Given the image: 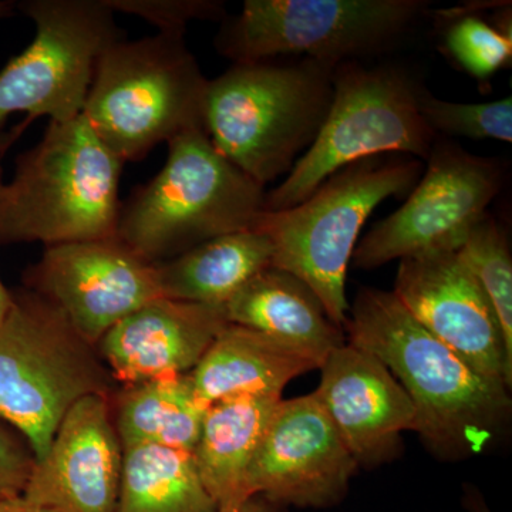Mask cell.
Returning <instances> with one entry per match:
<instances>
[{
    "mask_svg": "<svg viewBox=\"0 0 512 512\" xmlns=\"http://www.w3.org/2000/svg\"><path fill=\"white\" fill-rule=\"evenodd\" d=\"M343 328L349 343L375 355L402 384L416 410L413 431L437 456H477L507 429L510 387L434 338L393 292L363 288Z\"/></svg>",
    "mask_w": 512,
    "mask_h": 512,
    "instance_id": "cell-1",
    "label": "cell"
},
{
    "mask_svg": "<svg viewBox=\"0 0 512 512\" xmlns=\"http://www.w3.org/2000/svg\"><path fill=\"white\" fill-rule=\"evenodd\" d=\"M123 165L83 114L49 121L0 190V245L116 237Z\"/></svg>",
    "mask_w": 512,
    "mask_h": 512,
    "instance_id": "cell-2",
    "label": "cell"
},
{
    "mask_svg": "<svg viewBox=\"0 0 512 512\" xmlns=\"http://www.w3.org/2000/svg\"><path fill=\"white\" fill-rule=\"evenodd\" d=\"M335 69L309 59L234 63L208 80L205 134L222 157L266 187L288 175L318 136Z\"/></svg>",
    "mask_w": 512,
    "mask_h": 512,
    "instance_id": "cell-3",
    "label": "cell"
},
{
    "mask_svg": "<svg viewBox=\"0 0 512 512\" xmlns=\"http://www.w3.org/2000/svg\"><path fill=\"white\" fill-rule=\"evenodd\" d=\"M423 171L419 158H366L330 175L301 204L259 212L251 228L271 241L272 268L301 279L343 328L350 309L346 276L360 232L383 201L412 191Z\"/></svg>",
    "mask_w": 512,
    "mask_h": 512,
    "instance_id": "cell-4",
    "label": "cell"
},
{
    "mask_svg": "<svg viewBox=\"0 0 512 512\" xmlns=\"http://www.w3.org/2000/svg\"><path fill=\"white\" fill-rule=\"evenodd\" d=\"M167 144L160 173L121 204L117 222L121 244L153 265L251 228L266 194L215 150L204 128L185 131Z\"/></svg>",
    "mask_w": 512,
    "mask_h": 512,
    "instance_id": "cell-5",
    "label": "cell"
},
{
    "mask_svg": "<svg viewBox=\"0 0 512 512\" xmlns=\"http://www.w3.org/2000/svg\"><path fill=\"white\" fill-rule=\"evenodd\" d=\"M207 86L183 35L120 39L101 55L82 114L123 163L140 161L204 128Z\"/></svg>",
    "mask_w": 512,
    "mask_h": 512,
    "instance_id": "cell-6",
    "label": "cell"
},
{
    "mask_svg": "<svg viewBox=\"0 0 512 512\" xmlns=\"http://www.w3.org/2000/svg\"><path fill=\"white\" fill-rule=\"evenodd\" d=\"M13 293L0 325V420L42 460L67 412L87 396H113L99 352L39 293Z\"/></svg>",
    "mask_w": 512,
    "mask_h": 512,
    "instance_id": "cell-7",
    "label": "cell"
},
{
    "mask_svg": "<svg viewBox=\"0 0 512 512\" xmlns=\"http://www.w3.org/2000/svg\"><path fill=\"white\" fill-rule=\"evenodd\" d=\"M421 87L402 67L336 66L332 101L318 136L284 181L266 192L262 211L301 204L330 175L366 158L397 154L426 163L439 137L421 116Z\"/></svg>",
    "mask_w": 512,
    "mask_h": 512,
    "instance_id": "cell-8",
    "label": "cell"
},
{
    "mask_svg": "<svg viewBox=\"0 0 512 512\" xmlns=\"http://www.w3.org/2000/svg\"><path fill=\"white\" fill-rule=\"evenodd\" d=\"M430 12L424 0H247L215 37L234 63L309 59L336 67L389 49Z\"/></svg>",
    "mask_w": 512,
    "mask_h": 512,
    "instance_id": "cell-9",
    "label": "cell"
},
{
    "mask_svg": "<svg viewBox=\"0 0 512 512\" xmlns=\"http://www.w3.org/2000/svg\"><path fill=\"white\" fill-rule=\"evenodd\" d=\"M32 43L0 72V130L12 114L69 121L83 113L97 63L120 30L104 0H26Z\"/></svg>",
    "mask_w": 512,
    "mask_h": 512,
    "instance_id": "cell-10",
    "label": "cell"
},
{
    "mask_svg": "<svg viewBox=\"0 0 512 512\" xmlns=\"http://www.w3.org/2000/svg\"><path fill=\"white\" fill-rule=\"evenodd\" d=\"M426 164L402 207L357 244L356 268L370 271L409 256L458 251L503 187L497 160L439 143V138Z\"/></svg>",
    "mask_w": 512,
    "mask_h": 512,
    "instance_id": "cell-11",
    "label": "cell"
},
{
    "mask_svg": "<svg viewBox=\"0 0 512 512\" xmlns=\"http://www.w3.org/2000/svg\"><path fill=\"white\" fill-rule=\"evenodd\" d=\"M25 281L94 348L121 319L163 296L157 266L116 237L49 245Z\"/></svg>",
    "mask_w": 512,
    "mask_h": 512,
    "instance_id": "cell-12",
    "label": "cell"
},
{
    "mask_svg": "<svg viewBox=\"0 0 512 512\" xmlns=\"http://www.w3.org/2000/svg\"><path fill=\"white\" fill-rule=\"evenodd\" d=\"M357 463L315 393L281 400L247 471L244 497L328 508L343 500Z\"/></svg>",
    "mask_w": 512,
    "mask_h": 512,
    "instance_id": "cell-13",
    "label": "cell"
},
{
    "mask_svg": "<svg viewBox=\"0 0 512 512\" xmlns=\"http://www.w3.org/2000/svg\"><path fill=\"white\" fill-rule=\"evenodd\" d=\"M414 320L481 375L511 389L497 316L457 251L427 252L400 259L392 291Z\"/></svg>",
    "mask_w": 512,
    "mask_h": 512,
    "instance_id": "cell-14",
    "label": "cell"
},
{
    "mask_svg": "<svg viewBox=\"0 0 512 512\" xmlns=\"http://www.w3.org/2000/svg\"><path fill=\"white\" fill-rule=\"evenodd\" d=\"M110 400L93 394L67 412L45 457L33 466L25 500L52 512L117 511L123 444Z\"/></svg>",
    "mask_w": 512,
    "mask_h": 512,
    "instance_id": "cell-15",
    "label": "cell"
},
{
    "mask_svg": "<svg viewBox=\"0 0 512 512\" xmlns=\"http://www.w3.org/2000/svg\"><path fill=\"white\" fill-rule=\"evenodd\" d=\"M315 390L343 443L359 464L380 463L400 434L413 430L416 410L389 369L372 353L348 342L326 357Z\"/></svg>",
    "mask_w": 512,
    "mask_h": 512,
    "instance_id": "cell-16",
    "label": "cell"
},
{
    "mask_svg": "<svg viewBox=\"0 0 512 512\" xmlns=\"http://www.w3.org/2000/svg\"><path fill=\"white\" fill-rule=\"evenodd\" d=\"M224 308L160 298L113 326L96 348L123 386L192 372L221 330Z\"/></svg>",
    "mask_w": 512,
    "mask_h": 512,
    "instance_id": "cell-17",
    "label": "cell"
},
{
    "mask_svg": "<svg viewBox=\"0 0 512 512\" xmlns=\"http://www.w3.org/2000/svg\"><path fill=\"white\" fill-rule=\"evenodd\" d=\"M232 325L264 333L323 365L345 345L343 330L326 315L318 296L301 279L269 268L249 279L224 306Z\"/></svg>",
    "mask_w": 512,
    "mask_h": 512,
    "instance_id": "cell-18",
    "label": "cell"
},
{
    "mask_svg": "<svg viewBox=\"0 0 512 512\" xmlns=\"http://www.w3.org/2000/svg\"><path fill=\"white\" fill-rule=\"evenodd\" d=\"M320 369L312 357L244 326L228 323L188 373L210 406L239 396H279L295 377Z\"/></svg>",
    "mask_w": 512,
    "mask_h": 512,
    "instance_id": "cell-19",
    "label": "cell"
},
{
    "mask_svg": "<svg viewBox=\"0 0 512 512\" xmlns=\"http://www.w3.org/2000/svg\"><path fill=\"white\" fill-rule=\"evenodd\" d=\"M279 396H239L208 406L192 450L202 483L218 511L244 504L249 464L264 439Z\"/></svg>",
    "mask_w": 512,
    "mask_h": 512,
    "instance_id": "cell-20",
    "label": "cell"
},
{
    "mask_svg": "<svg viewBox=\"0 0 512 512\" xmlns=\"http://www.w3.org/2000/svg\"><path fill=\"white\" fill-rule=\"evenodd\" d=\"M271 262V241L249 228L202 242L156 266L165 298L224 308Z\"/></svg>",
    "mask_w": 512,
    "mask_h": 512,
    "instance_id": "cell-21",
    "label": "cell"
},
{
    "mask_svg": "<svg viewBox=\"0 0 512 512\" xmlns=\"http://www.w3.org/2000/svg\"><path fill=\"white\" fill-rule=\"evenodd\" d=\"M113 396L111 414L123 448L161 446L192 453L208 406L190 376L127 384Z\"/></svg>",
    "mask_w": 512,
    "mask_h": 512,
    "instance_id": "cell-22",
    "label": "cell"
},
{
    "mask_svg": "<svg viewBox=\"0 0 512 512\" xmlns=\"http://www.w3.org/2000/svg\"><path fill=\"white\" fill-rule=\"evenodd\" d=\"M116 512H218L190 451L123 448Z\"/></svg>",
    "mask_w": 512,
    "mask_h": 512,
    "instance_id": "cell-23",
    "label": "cell"
},
{
    "mask_svg": "<svg viewBox=\"0 0 512 512\" xmlns=\"http://www.w3.org/2000/svg\"><path fill=\"white\" fill-rule=\"evenodd\" d=\"M505 2L470 3L463 8L440 10L441 20L447 23L444 46L451 59L481 83L507 67L512 59L511 13L507 6L491 25L480 16V10L495 9Z\"/></svg>",
    "mask_w": 512,
    "mask_h": 512,
    "instance_id": "cell-24",
    "label": "cell"
},
{
    "mask_svg": "<svg viewBox=\"0 0 512 512\" xmlns=\"http://www.w3.org/2000/svg\"><path fill=\"white\" fill-rule=\"evenodd\" d=\"M457 254L477 279L497 316L505 355L512 366V258L507 234L487 214L468 232Z\"/></svg>",
    "mask_w": 512,
    "mask_h": 512,
    "instance_id": "cell-25",
    "label": "cell"
},
{
    "mask_svg": "<svg viewBox=\"0 0 512 512\" xmlns=\"http://www.w3.org/2000/svg\"><path fill=\"white\" fill-rule=\"evenodd\" d=\"M420 113L430 130L439 136L476 140L512 141V99L490 103H454L437 99L426 87L419 94Z\"/></svg>",
    "mask_w": 512,
    "mask_h": 512,
    "instance_id": "cell-26",
    "label": "cell"
},
{
    "mask_svg": "<svg viewBox=\"0 0 512 512\" xmlns=\"http://www.w3.org/2000/svg\"><path fill=\"white\" fill-rule=\"evenodd\" d=\"M111 12L147 20L158 33L185 35L195 20L225 19V6L217 0H104Z\"/></svg>",
    "mask_w": 512,
    "mask_h": 512,
    "instance_id": "cell-27",
    "label": "cell"
},
{
    "mask_svg": "<svg viewBox=\"0 0 512 512\" xmlns=\"http://www.w3.org/2000/svg\"><path fill=\"white\" fill-rule=\"evenodd\" d=\"M35 466L25 439L0 420V498L22 495Z\"/></svg>",
    "mask_w": 512,
    "mask_h": 512,
    "instance_id": "cell-28",
    "label": "cell"
},
{
    "mask_svg": "<svg viewBox=\"0 0 512 512\" xmlns=\"http://www.w3.org/2000/svg\"><path fill=\"white\" fill-rule=\"evenodd\" d=\"M32 123L33 121L25 119L16 124V126L9 128V130H6V128L0 130V190H2L3 184H5V181H3V160H5L10 148L15 146L16 141L23 136V133L28 130Z\"/></svg>",
    "mask_w": 512,
    "mask_h": 512,
    "instance_id": "cell-29",
    "label": "cell"
},
{
    "mask_svg": "<svg viewBox=\"0 0 512 512\" xmlns=\"http://www.w3.org/2000/svg\"><path fill=\"white\" fill-rule=\"evenodd\" d=\"M0 512H52L39 505L29 503L22 495L0 498Z\"/></svg>",
    "mask_w": 512,
    "mask_h": 512,
    "instance_id": "cell-30",
    "label": "cell"
},
{
    "mask_svg": "<svg viewBox=\"0 0 512 512\" xmlns=\"http://www.w3.org/2000/svg\"><path fill=\"white\" fill-rule=\"evenodd\" d=\"M275 504L269 503L265 498L262 497H252L249 498L248 501H245L244 504L239 505V507L234 508V510L228 511H218V512H276L274 510Z\"/></svg>",
    "mask_w": 512,
    "mask_h": 512,
    "instance_id": "cell-31",
    "label": "cell"
},
{
    "mask_svg": "<svg viewBox=\"0 0 512 512\" xmlns=\"http://www.w3.org/2000/svg\"><path fill=\"white\" fill-rule=\"evenodd\" d=\"M12 305L13 293L3 285L2 279H0V325L8 318Z\"/></svg>",
    "mask_w": 512,
    "mask_h": 512,
    "instance_id": "cell-32",
    "label": "cell"
},
{
    "mask_svg": "<svg viewBox=\"0 0 512 512\" xmlns=\"http://www.w3.org/2000/svg\"><path fill=\"white\" fill-rule=\"evenodd\" d=\"M15 9V2H9V0H0V19L9 18Z\"/></svg>",
    "mask_w": 512,
    "mask_h": 512,
    "instance_id": "cell-33",
    "label": "cell"
}]
</instances>
